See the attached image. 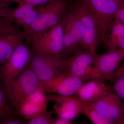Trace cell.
Returning a JSON list of instances; mask_svg holds the SVG:
<instances>
[{"instance_id": "cell-1", "label": "cell", "mask_w": 124, "mask_h": 124, "mask_svg": "<svg viewBox=\"0 0 124 124\" xmlns=\"http://www.w3.org/2000/svg\"><path fill=\"white\" fill-rule=\"evenodd\" d=\"M80 0L95 21L100 40L104 44L115 20L117 11L124 3V0Z\"/></svg>"}, {"instance_id": "cell-2", "label": "cell", "mask_w": 124, "mask_h": 124, "mask_svg": "<svg viewBox=\"0 0 124 124\" xmlns=\"http://www.w3.org/2000/svg\"><path fill=\"white\" fill-rule=\"evenodd\" d=\"M36 7L38 10L37 16L28 30L24 32L26 41L62 22L69 8L64 0H57Z\"/></svg>"}, {"instance_id": "cell-3", "label": "cell", "mask_w": 124, "mask_h": 124, "mask_svg": "<svg viewBox=\"0 0 124 124\" xmlns=\"http://www.w3.org/2000/svg\"><path fill=\"white\" fill-rule=\"evenodd\" d=\"M32 51L31 58L28 65L41 83L49 82L65 72L66 59L60 55Z\"/></svg>"}, {"instance_id": "cell-4", "label": "cell", "mask_w": 124, "mask_h": 124, "mask_svg": "<svg viewBox=\"0 0 124 124\" xmlns=\"http://www.w3.org/2000/svg\"><path fill=\"white\" fill-rule=\"evenodd\" d=\"M64 24L63 20L55 26L26 41L31 45L32 51L61 56L63 48Z\"/></svg>"}, {"instance_id": "cell-5", "label": "cell", "mask_w": 124, "mask_h": 124, "mask_svg": "<svg viewBox=\"0 0 124 124\" xmlns=\"http://www.w3.org/2000/svg\"><path fill=\"white\" fill-rule=\"evenodd\" d=\"M40 82L29 65L5 88L6 97L15 108L31 93L39 88Z\"/></svg>"}, {"instance_id": "cell-6", "label": "cell", "mask_w": 124, "mask_h": 124, "mask_svg": "<svg viewBox=\"0 0 124 124\" xmlns=\"http://www.w3.org/2000/svg\"><path fill=\"white\" fill-rule=\"evenodd\" d=\"M69 8L82 23L84 32L81 44L83 48L92 54H96L97 49L101 41L97 27L92 16L80 0L74 1Z\"/></svg>"}, {"instance_id": "cell-7", "label": "cell", "mask_w": 124, "mask_h": 124, "mask_svg": "<svg viewBox=\"0 0 124 124\" xmlns=\"http://www.w3.org/2000/svg\"><path fill=\"white\" fill-rule=\"evenodd\" d=\"M24 42L17 46L8 60L0 67V81L4 88L29 64L32 51Z\"/></svg>"}, {"instance_id": "cell-8", "label": "cell", "mask_w": 124, "mask_h": 124, "mask_svg": "<svg viewBox=\"0 0 124 124\" xmlns=\"http://www.w3.org/2000/svg\"><path fill=\"white\" fill-rule=\"evenodd\" d=\"M63 48L61 57L67 59L79 48L84 38V29L82 23L70 8L64 17Z\"/></svg>"}, {"instance_id": "cell-9", "label": "cell", "mask_w": 124, "mask_h": 124, "mask_svg": "<svg viewBox=\"0 0 124 124\" xmlns=\"http://www.w3.org/2000/svg\"><path fill=\"white\" fill-rule=\"evenodd\" d=\"M124 59V51L120 50H108L105 53L96 54L90 79L104 81L113 79L115 73Z\"/></svg>"}, {"instance_id": "cell-10", "label": "cell", "mask_w": 124, "mask_h": 124, "mask_svg": "<svg viewBox=\"0 0 124 124\" xmlns=\"http://www.w3.org/2000/svg\"><path fill=\"white\" fill-rule=\"evenodd\" d=\"M95 54H92L83 48H78L70 57L66 59V70L64 73L90 80Z\"/></svg>"}, {"instance_id": "cell-11", "label": "cell", "mask_w": 124, "mask_h": 124, "mask_svg": "<svg viewBox=\"0 0 124 124\" xmlns=\"http://www.w3.org/2000/svg\"><path fill=\"white\" fill-rule=\"evenodd\" d=\"M91 105L110 124H121L124 103L115 93L111 91Z\"/></svg>"}, {"instance_id": "cell-12", "label": "cell", "mask_w": 124, "mask_h": 124, "mask_svg": "<svg viewBox=\"0 0 124 124\" xmlns=\"http://www.w3.org/2000/svg\"><path fill=\"white\" fill-rule=\"evenodd\" d=\"M88 80L86 78L77 77L64 73L49 82H40V84L46 93L73 96Z\"/></svg>"}, {"instance_id": "cell-13", "label": "cell", "mask_w": 124, "mask_h": 124, "mask_svg": "<svg viewBox=\"0 0 124 124\" xmlns=\"http://www.w3.org/2000/svg\"><path fill=\"white\" fill-rule=\"evenodd\" d=\"M48 97L49 101L55 102L53 110L59 118L73 120L82 113L81 103L74 96L50 94Z\"/></svg>"}, {"instance_id": "cell-14", "label": "cell", "mask_w": 124, "mask_h": 124, "mask_svg": "<svg viewBox=\"0 0 124 124\" xmlns=\"http://www.w3.org/2000/svg\"><path fill=\"white\" fill-rule=\"evenodd\" d=\"M111 91V86L106 84L105 81L90 79L85 82L73 96L81 103L92 105Z\"/></svg>"}, {"instance_id": "cell-15", "label": "cell", "mask_w": 124, "mask_h": 124, "mask_svg": "<svg viewBox=\"0 0 124 124\" xmlns=\"http://www.w3.org/2000/svg\"><path fill=\"white\" fill-rule=\"evenodd\" d=\"M25 40L24 32L18 28L0 31V67L8 60L17 46Z\"/></svg>"}, {"instance_id": "cell-16", "label": "cell", "mask_w": 124, "mask_h": 124, "mask_svg": "<svg viewBox=\"0 0 124 124\" xmlns=\"http://www.w3.org/2000/svg\"><path fill=\"white\" fill-rule=\"evenodd\" d=\"M18 115L25 119L29 120L47 110L24 99L14 108Z\"/></svg>"}, {"instance_id": "cell-17", "label": "cell", "mask_w": 124, "mask_h": 124, "mask_svg": "<svg viewBox=\"0 0 124 124\" xmlns=\"http://www.w3.org/2000/svg\"><path fill=\"white\" fill-rule=\"evenodd\" d=\"M34 7L29 4L20 2L17 7L11 9L8 16V21L11 24L17 26V23L28 11Z\"/></svg>"}, {"instance_id": "cell-18", "label": "cell", "mask_w": 124, "mask_h": 124, "mask_svg": "<svg viewBox=\"0 0 124 124\" xmlns=\"http://www.w3.org/2000/svg\"><path fill=\"white\" fill-rule=\"evenodd\" d=\"M25 99L45 110H47L48 102L49 101L46 92L41 86Z\"/></svg>"}, {"instance_id": "cell-19", "label": "cell", "mask_w": 124, "mask_h": 124, "mask_svg": "<svg viewBox=\"0 0 124 124\" xmlns=\"http://www.w3.org/2000/svg\"><path fill=\"white\" fill-rule=\"evenodd\" d=\"M82 113L95 124H110L108 121L104 119L91 105L81 103Z\"/></svg>"}, {"instance_id": "cell-20", "label": "cell", "mask_w": 124, "mask_h": 124, "mask_svg": "<svg viewBox=\"0 0 124 124\" xmlns=\"http://www.w3.org/2000/svg\"><path fill=\"white\" fill-rule=\"evenodd\" d=\"M37 7H35L28 11L27 13L17 23V26L23 28L24 32L27 31L35 21L38 14Z\"/></svg>"}, {"instance_id": "cell-21", "label": "cell", "mask_w": 124, "mask_h": 124, "mask_svg": "<svg viewBox=\"0 0 124 124\" xmlns=\"http://www.w3.org/2000/svg\"><path fill=\"white\" fill-rule=\"evenodd\" d=\"M6 94L0 84V120L13 113H17L8 105Z\"/></svg>"}, {"instance_id": "cell-22", "label": "cell", "mask_w": 124, "mask_h": 124, "mask_svg": "<svg viewBox=\"0 0 124 124\" xmlns=\"http://www.w3.org/2000/svg\"><path fill=\"white\" fill-rule=\"evenodd\" d=\"M54 110H47L40 113L32 119L28 120L27 124H53Z\"/></svg>"}, {"instance_id": "cell-23", "label": "cell", "mask_w": 124, "mask_h": 124, "mask_svg": "<svg viewBox=\"0 0 124 124\" xmlns=\"http://www.w3.org/2000/svg\"><path fill=\"white\" fill-rule=\"evenodd\" d=\"M109 32L110 34L108 36L107 40L124 37V23L116 17Z\"/></svg>"}, {"instance_id": "cell-24", "label": "cell", "mask_w": 124, "mask_h": 124, "mask_svg": "<svg viewBox=\"0 0 124 124\" xmlns=\"http://www.w3.org/2000/svg\"><path fill=\"white\" fill-rule=\"evenodd\" d=\"M114 79L112 88L116 94L124 101V73L116 76Z\"/></svg>"}, {"instance_id": "cell-25", "label": "cell", "mask_w": 124, "mask_h": 124, "mask_svg": "<svg viewBox=\"0 0 124 124\" xmlns=\"http://www.w3.org/2000/svg\"><path fill=\"white\" fill-rule=\"evenodd\" d=\"M104 45L108 50L119 49L124 51V37L107 40Z\"/></svg>"}, {"instance_id": "cell-26", "label": "cell", "mask_w": 124, "mask_h": 124, "mask_svg": "<svg viewBox=\"0 0 124 124\" xmlns=\"http://www.w3.org/2000/svg\"><path fill=\"white\" fill-rule=\"evenodd\" d=\"M20 115L17 113L9 115L0 120L1 124H26L24 120L19 116Z\"/></svg>"}, {"instance_id": "cell-27", "label": "cell", "mask_w": 124, "mask_h": 124, "mask_svg": "<svg viewBox=\"0 0 124 124\" xmlns=\"http://www.w3.org/2000/svg\"><path fill=\"white\" fill-rule=\"evenodd\" d=\"M11 4L0 0V19H5L8 21V16L12 9L10 6Z\"/></svg>"}, {"instance_id": "cell-28", "label": "cell", "mask_w": 124, "mask_h": 124, "mask_svg": "<svg viewBox=\"0 0 124 124\" xmlns=\"http://www.w3.org/2000/svg\"><path fill=\"white\" fill-rule=\"evenodd\" d=\"M56 0H20V2L27 3L36 7Z\"/></svg>"}, {"instance_id": "cell-29", "label": "cell", "mask_w": 124, "mask_h": 124, "mask_svg": "<svg viewBox=\"0 0 124 124\" xmlns=\"http://www.w3.org/2000/svg\"><path fill=\"white\" fill-rule=\"evenodd\" d=\"M16 28L15 25L10 24L6 20L0 19V31L12 30Z\"/></svg>"}, {"instance_id": "cell-30", "label": "cell", "mask_w": 124, "mask_h": 124, "mask_svg": "<svg viewBox=\"0 0 124 124\" xmlns=\"http://www.w3.org/2000/svg\"><path fill=\"white\" fill-rule=\"evenodd\" d=\"M73 120H70L62 119V118H54L53 121V124H76Z\"/></svg>"}, {"instance_id": "cell-31", "label": "cell", "mask_w": 124, "mask_h": 124, "mask_svg": "<svg viewBox=\"0 0 124 124\" xmlns=\"http://www.w3.org/2000/svg\"><path fill=\"white\" fill-rule=\"evenodd\" d=\"M116 17L124 24V3L117 11Z\"/></svg>"}, {"instance_id": "cell-32", "label": "cell", "mask_w": 124, "mask_h": 124, "mask_svg": "<svg viewBox=\"0 0 124 124\" xmlns=\"http://www.w3.org/2000/svg\"><path fill=\"white\" fill-rule=\"evenodd\" d=\"M122 73H124V61L122 64L120 65V66L118 68L116 73H115L114 77H115L116 76Z\"/></svg>"}, {"instance_id": "cell-33", "label": "cell", "mask_w": 124, "mask_h": 124, "mask_svg": "<svg viewBox=\"0 0 124 124\" xmlns=\"http://www.w3.org/2000/svg\"><path fill=\"white\" fill-rule=\"evenodd\" d=\"M2 0L10 3L16 2V3L18 4L20 2V0Z\"/></svg>"}, {"instance_id": "cell-34", "label": "cell", "mask_w": 124, "mask_h": 124, "mask_svg": "<svg viewBox=\"0 0 124 124\" xmlns=\"http://www.w3.org/2000/svg\"><path fill=\"white\" fill-rule=\"evenodd\" d=\"M121 124H124V115H123V118H122V122H121Z\"/></svg>"}]
</instances>
